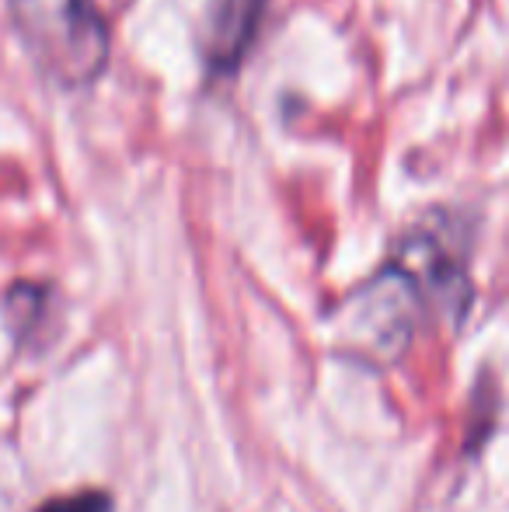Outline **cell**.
Wrapping results in <instances>:
<instances>
[{
  "mask_svg": "<svg viewBox=\"0 0 509 512\" xmlns=\"http://www.w3.org/2000/svg\"><path fill=\"white\" fill-rule=\"evenodd\" d=\"M11 21L35 67L60 88H88L112 53V35L91 0H11Z\"/></svg>",
  "mask_w": 509,
  "mask_h": 512,
  "instance_id": "1",
  "label": "cell"
},
{
  "mask_svg": "<svg viewBox=\"0 0 509 512\" xmlns=\"http://www.w3.org/2000/svg\"><path fill=\"white\" fill-rule=\"evenodd\" d=\"M422 300L426 297H422L419 283L401 265H391L377 279H370L367 290L353 300L349 324L367 342V349L398 352L412 338Z\"/></svg>",
  "mask_w": 509,
  "mask_h": 512,
  "instance_id": "2",
  "label": "cell"
},
{
  "mask_svg": "<svg viewBox=\"0 0 509 512\" xmlns=\"http://www.w3.org/2000/svg\"><path fill=\"white\" fill-rule=\"evenodd\" d=\"M269 0H213L210 35H206V63L210 74H234L255 46Z\"/></svg>",
  "mask_w": 509,
  "mask_h": 512,
  "instance_id": "3",
  "label": "cell"
},
{
  "mask_svg": "<svg viewBox=\"0 0 509 512\" xmlns=\"http://www.w3.org/2000/svg\"><path fill=\"white\" fill-rule=\"evenodd\" d=\"M35 512H112V495L98 492H77V495H63V499H49L42 502Z\"/></svg>",
  "mask_w": 509,
  "mask_h": 512,
  "instance_id": "4",
  "label": "cell"
}]
</instances>
